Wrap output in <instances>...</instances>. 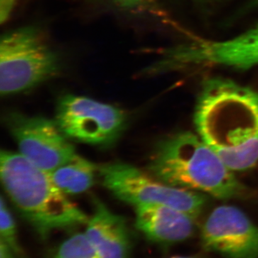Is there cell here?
I'll return each mask as SVG.
<instances>
[{
    "label": "cell",
    "instance_id": "cell-15",
    "mask_svg": "<svg viewBox=\"0 0 258 258\" xmlns=\"http://www.w3.org/2000/svg\"><path fill=\"white\" fill-rule=\"evenodd\" d=\"M115 9L129 15H160L157 0H107Z\"/></svg>",
    "mask_w": 258,
    "mask_h": 258
},
{
    "label": "cell",
    "instance_id": "cell-13",
    "mask_svg": "<svg viewBox=\"0 0 258 258\" xmlns=\"http://www.w3.org/2000/svg\"><path fill=\"white\" fill-rule=\"evenodd\" d=\"M54 258H100L85 232H78L64 240Z\"/></svg>",
    "mask_w": 258,
    "mask_h": 258
},
{
    "label": "cell",
    "instance_id": "cell-11",
    "mask_svg": "<svg viewBox=\"0 0 258 258\" xmlns=\"http://www.w3.org/2000/svg\"><path fill=\"white\" fill-rule=\"evenodd\" d=\"M85 233L100 258H128L132 240L126 222L97 199Z\"/></svg>",
    "mask_w": 258,
    "mask_h": 258
},
{
    "label": "cell",
    "instance_id": "cell-8",
    "mask_svg": "<svg viewBox=\"0 0 258 258\" xmlns=\"http://www.w3.org/2000/svg\"><path fill=\"white\" fill-rule=\"evenodd\" d=\"M7 125L20 154L47 172L55 170L77 155L74 145L55 120L15 113L8 115Z\"/></svg>",
    "mask_w": 258,
    "mask_h": 258
},
{
    "label": "cell",
    "instance_id": "cell-14",
    "mask_svg": "<svg viewBox=\"0 0 258 258\" xmlns=\"http://www.w3.org/2000/svg\"><path fill=\"white\" fill-rule=\"evenodd\" d=\"M0 241L7 244L18 257L23 255V249L18 239L16 224L3 198H1L0 207Z\"/></svg>",
    "mask_w": 258,
    "mask_h": 258
},
{
    "label": "cell",
    "instance_id": "cell-18",
    "mask_svg": "<svg viewBox=\"0 0 258 258\" xmlns=\"http://www.w3.org/2000/svg\"><path fill=\"white\" fill-rule=\"evenodd\" d=\"M169 258H197L195 257H191V256H173V257Z\"/></svg>",
    "mask_w": 258,
    "mask_h": 258
},
{
    "label": "cell",
    "instance_id": "cell-4",
    "mask_svg": "<svg viewBox=\"0 0 258 258\" xmlns=\"http://www.w3.org/2000/svg\"><path fill=\"white\" fill-rule=\"evenodd\" d=\"M60 70L55 51L33 27L7 32L0 42V93L10 96L52 79Z\"/></svg>",
    "mask_w": 258,
    "mask_h": 258
},
{
    "label": "cell",
    "instance_id": "cell-9",
    "mask_svg": "<svg viewBox=\"0 0 258 258\" xmlns=\"http://www.w3.org/2000/svg\"><path fill=\"white\" fill-rule=\"evenodd\" d=\"M201 244L224 258H258V225L240 209L222 205L204 222Z\"/></svg>",
    "mask_w": 258,
    "mask_h": 258
},
{
    "label": "cell",
    "instance_id": "cell-10",
    "mask_svg": "<svg viewBox=\"0 0 258 258\" xmlns=\"http://www.w3.org/2000/svg\"><path fill=\"white\" fill-rule=\"evenodd\" d=\"M134 208L136 227L152 242L179 243L193 235L196 219L189 214L157 204H141Z\"/></svg>",
    "mask_w": 258,
    "mask_h": 258
},
{
    "label": "cell",
    "instance_id": "cell-12",
    "mask_svg": "<svg viewBox=\"0 0 258 258\" xmlns=\"http://www.w3.org/2000/svg\"><path fill=\"white\" fill-rule=\"evenodd\" d=\"M98 170V167L94 164L77 154L69 162L49 174L62 192L78 195L87 191L93 186Z\"/></svg>",
    "mask_w": 258,
    "mask_h": 258
},
{
    "label": "cell",
    "instance_id": "cell-6",
    "mask_svg": "<svg viewBox=\"0 0 258 258\" xmlns=\"http://www.w3.org/2000/svg\"><path fill=\"white\" fill-rule=\"evenodd\" d=\"M98 172L105 187L134 207L141 204L166 205L197 219L205 205L203 194L171 186L125 163L103 164L98 167Z\"/></svg>",
    "mask_w": 258,
    "mask_h": 258
},
{
    "label": "cell",
    "instance_id": "cell-7",
    "mask_svg": "<svg viewBox=\"0 0 258 258\" xmlns=\"http://www.w3.org/2000/svg\"><path fill=\"white\" fill-rule=\"evenodd\" d=\"M55 120L69 139L105 147L119 138L126 125V115L112 105L68 94L59 100Z\"/></svg>",
    "mask_w": 258,
    "mask_h": 258
},
{
    "label": "cell",
    "instance_id": "cell-19",
    "mask_svg": "<svg viewBox=\"0 0 258 258\" xmlns=\"http://www.w3.org/2000/svg\"><path fill=\"white\" fill-rule=\"evenodd\" d=\"M200 1L212 2V1H217V0H200Z\"/></svg>",
    "mask_w": 258,
    "mask_h": 258
},
{
    "label": "cell",
    "instance_id": "cell-16",
    "mask_svg": "<svg viewBox=\"0 0 258 258\" xmlns=\"http://www.w3.org/2000/svg\"><path fill=\"white\" fill-rule=\"evenodd\" d=\"M16 0H0V23L3 24L10 18Z\"/></svg>",
    "mask_w": 258,
    "mask_h": 258
},
{
    "label": "cell",
    "instance_id": "cell-17",
    "mask_svg": "<svg viewBox=\"0 0 258 258\" xmlns=\"http://www.w3.org/2000/svg\"><path fill=\"white\" fill-rule=\"evenodd\" d=\"M16 254L4 242L0 241V258H15Z\"/></svg>",
    "mask_w": 258,
    "mask_h": 258
},
{
    "label": "cell",
    "instance_id": "cell-1",
    "mask_svg": "<svg viewBox=\"0 0 258 258\" xmlns=\"http://www.w3.org/2000/svg\"><path fill=\"white\" fill-rule=\"evenodd\" d=\"M197 134L232 171L258 162V91L230 79L203 83L195 112Z\"/></svg>",
    "mask_w": 258,
    "mask_h": 258
},
{
    "label": "cell",
    "instance_id": "cell-2",
    "mask_svg": "<svg viewBox=\"0 0 258 258\" xmlns=\"http://www.w3.org/2000/svg\"><path fill=\"white\" fill-rule=\"evenodd\" d=\"M149 174L166 184L220 200L240 198L246 188L198 134H173L156 147Z\"/></svg>",
    "mask_w": 258,
    "mask_h": 258
},
{
    "label": "cell",
    "instance_id": "cell-5",
    "mask_svg": "<svg viewBox=\"0 0 258 258\" xmlns=\"http://www.w3.org/2000/svg\"><path fill=\"white\" fill-rule=\"evenodd\" d=\"M215 66L238 70L258 66V25L230 40H199L166 49L156 62L144 70V74Z\"/></svg>",
    "mask_w": 258,
    "mask_h": 258
},
{
    "label": "cell",
    "instance_id": "cell-3",
    "mask_svg": "<svg viewBox=\"0 0 258 258\" xmlns=\"http://www.w3.org/2000/svg\"><path fill=\"white\" fill-rule=\"evenodd\" d=\"M0 174L15 208L42 238L87 225L89 217L56 186L50 174L20 153L2 151Z\"/></svg>",
    "mask_w": 258,
    "mask_h": 258
}]
</instances>
